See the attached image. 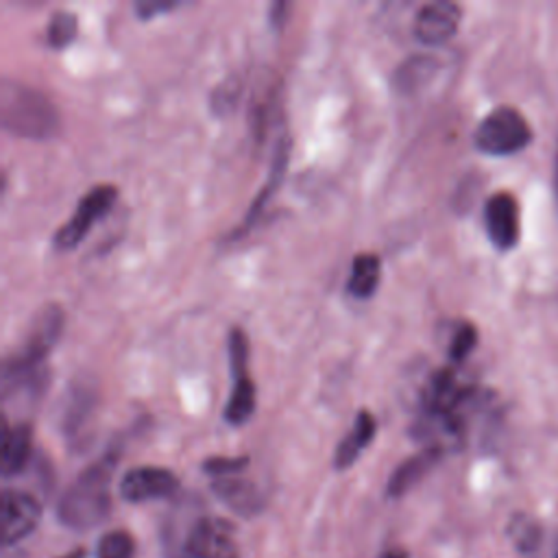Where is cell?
Masks as SVG:
<instances>
[{
	"label": "cell",
	"mask_w": 558,
	"mask_h": 558,
	"mask_svg": "<svg viewBox=\"0 0 558 558\" xmlns=\"http://www.w3.org/2000/svg\"><path fill=\"white\" fill-rule=\"evenodd\" d=\"M116 466V456H102L65 488L59 499L57 517L65 527L89 530L98 525L111 508V475Z\"/></svg>",
	"instance_id": "6da1fadb"
},
{
	"label": "cell",
	"mask_w": 558,
	"mask_h": 558,
	"mask_svg": "<svg viewBox=\"0 0 558 558\" xmlns=\"http://www.w3.org/2000/svg\"><path fill=\"white\" fill-rule=\"evenodd\" d=\"M0 122L13 135L48 140L59 129V113L41 89L4 78L0 85Z\"/></svg>",
	"instance_id": "7a4b0ae2"
},
{
	"label": "cell",
	"mask_w": 558,
	"mask_h": 558,
	"mask_svg": "<svg viewBox=\"0 0 558 558\" xmlns=\"http://www.w3.org/2000/svg\"><path fill=\"white\" fill-rule=\"evenodd\" d=\"M473 140L482 153L506 157L523 150L532 142V129L517 109L504 105L482 118Z\"/></svg>",
	"instance_id": "3957f363"
},
{
	"label": "cell",
	"mask_w": 558,
	"mask_h": 558,
	"mask_svg": "<svg viewBox=\"0 0 558 558\" xmlns=\"http://www.w3.org/2000/svg\"><path fill=\"white\" fill-rule=\"evenodd\" d=\"M63 329V310L57 303L39 307L26 329V336L15 353H11L2 366L9 368H37L44 366L46 355L59 340Z\"/></svg>",
	"instance_id": "277c9868"
},
{
	"label": "cell",
	"mask_w": 558,
	"mask_h": 558,
	"mask_svg": "<svg viewBox=\"0 0 558 558\" xmlns=\"http://www.w3.org/2000/svg\"><path fill=\"white\" fill-rule=\"evenodd\" d=\"M229 364L233 375V388L225 405V421L231 425H242L251 418L255 410V384L248 375V340L242 329H231L229 333Z\"/></svg>",
	"instance_id": "5b68a950"
},
{
	"label": "cell",
	"mask_w": 558,
	"mask_h": 558,
	"mask_svg": "<svg viewBox=\"0 0 558 558\" xmlns=\"http://www.w3.org/2000/svg\"><path fill=\"white\" fill-rule=\"evenodd\" d=\"M116 198H118V187L109 185V183H100V185H94L92 190H87L81 196L74 216L57 229V233L52 238L54 246L59 251L74 248L85 238V233L94 227V222L100 220L111 209Z\"/></svg>",
	"instance_id": "8992f818"
},
{
	"label": "cell",
	"mask_w": 558,
	"mask_h": 558,
	"mask_svg": "<svg viewBox=\"0 0 558 558\" xmlns=\"http://www.w3.org/2000/svg\"><path fill=\"white\" fill-rule=\"evenodd\" d=\"M187 558H238L233 527L222 519H198L183 543Z\"/></svg>",
	"instance_id": "52a82bcc"
},
{
	"label": "cell",
	"mask_w": 558,
	"mask_h": 558,
	"mask_svg": "<svg viewBox=\"0 0 558 558\" xmlns=\"http://www.w3.org/2000/svg\"><path fill=\"white\" fill-rule=\"evenodd\" d=\"M412 436L423 445V449H436L445 453L462 445L464 418L456 412L421 410L412 423Z\"/></svg>",
	"instance_id": "ba28073f"
},
{
	"label": "cell",
	"mask_w": 558,
	"mask_h": 558,
	"mask_svg": "<svg viewBox=\"0 0 558 558\" xmlns=\"http://www.w3.org/2000/svg\"><path fill=\"white\" fill-rule=\"evenodd\" d=\"M41 506L39 501L24 490L7 488L2 493V545H15L28 536L39 523Z\"/></svg>",
	"instance_id": "9c48e42d"
},
{
	"label": "cell",
	"mask_w": 558,
	"mask_h": 558,
	"mask_svg": "<svg viewBox=\"0 0 558 558\" xmlns=\"http://www.w3.org/2000/svg\"><path fill=\"white\" fill-rule=\"evenodd\" d=\"M460 7L449 0H434L423 4L414 15V37L425 46L445 44L460 26Z\"/></svg>",
	"instance_id": "30bf717a"
},
{
	"label": "cell",
	"mask_w": 558,
	"mask_h": 558,
	"mask_svg": "<svg viewBox=\"0 0 558 558\" xmlns=\"http://www.w3.org/2000/svg\"><path fill=\"white\" fill-rule=\"evenodd\" d=\"M486 235L499 251H510L519 242V205L508 192L493 194L484 205Z\"/></svg>",
	"instance_id": "8fae6325"
},
{
	"label": "cell",
	"mask_w": 558,
	"mask_h": 558,
	"mask_svg": "<svg viewBox=\"0 0 558 558\" xmlns=\"http://www.w3.org/2000/svg\"><path fill=\"white\" fill-rule=\"evenodd\" d=\"M177 475L163 466H133L120 480V495L126 501H150L177 490Z\"/></svg>",
	"instance_id": "7c38bea8"
},
{
	"label": "cell",
	"mask_w": 558,
	"mask_h": 558,
	"mask_svg": "<svg viewBox=\"0 0 558 558\" xmlns=\"http://www.w3.org/2000/svg\"><path fill=\"white\" fill-rule=\"evenodd\" d=\"M211 490L227 508L242 517H251L262 508V493L253 482L225 475L211 484Z\"/></svg>",
	"instance_id": "4fadbf2b"
},
{
	"label": "cell",
	"mask_w": 558,
	"mask_h": 558,
	"mask_svg": "<svg viewBox=\"0 0 558 558\" xmlns=\"http://www.w3.org/2000/svg\"><path fill=\"white\" fill-rule=\"evenodd\" d=\"M375 429H377V425H375L373 414L368 410H360L353 421V427L347 432V436L340 440V445L336 449V456H333L336 469L351 466L357 460V456L371 445Z\"/></svg>",
	"instance_id": "5bb4252c"
},
{
	"label": "cell",
	"mask_w": 558,
	"mask_h": 558,
	"mask_svg": "<svg viewBox=\"0 0 558 558\" xmlns=\"http://www.w3.org/2000/svg\"><path fill=\"white\" fill-rule=\"evenodd\" d=\"M31 449H33V432L28 423H15V425H7L4 427V440H2V475L11 477L15 473H20L28 458H31Z\"/></svg>",
	"instance_id": "9a60e30c"
},
{
	"label": "cell",
	"mask_w": 558,
	"mask_h": 558,
	"mask_svg": "<svg viewBox=\"0 0 558 558\" xmlns=\"http://www.w3.org/2000/svg\"><path fill=\"white\" fill-rule=\"evenodd\" d=\"M440 456L442 453L436 449H423V451L414 453L412 458H408L405 462H401L388 480V486H386L388 497L405 495L438 462Z\"/></svg>",
	"instance_id": "2e32d148"
},
{
	"label": "cell",
	"mask_w": 558,
	"mask_h": 558,
	"mask_svg": "<svg viewBox=\"0 0 558 558\" xmlns=\"http://www.w3.org/2000/svg\"><path fill=\"white\" fill-rule=\"evenodd\" d=\"M381 279V262L375 253H357L351 262L349 279H347V290L355 299H368Z\"/></svg>",
	"instance_id": "e0dca14e"
},
{
	"label": "cell",
	"mask_w": 558,
	"mask_h": 558,
	"mask_svg": "<svg viewBox=\"0 0 558 558\" xmlns=\"http://www.w3.org/2000/svg\"><path fill=\"white\" fill-rule=\"evenodd\" d=\"M288 148H290V142H288V137L283 135V137L277 142V148H275V155H272V168H270V172H268L266 185L259 190L257 198L251 203V207H248V211H246V218H244L242 227L238 229V233L244 229V225H246V229H248V227L255 222V218L259 216V211L264 209V205L268 203V198L272 196V190L281 183V177H283V170H286V163H288Z\"/></svg>",
	"instance_id": "ac0fdd59"
},
{
	"label": "cell",
	"mask_w": 558,
	"mask_h": 558,
	"mask_svg": "<svg viewBox=\"0 0 558 558\" xmlns=\"http://www.w3.org/2000/svg\"><path fill=\"white\" fill-rule=\"evenodd\" d=\"M432 70L434 61L429 57H410L397 68L395 85L399 92H414L432 76Z\"/></svg>",
	"instance_id": "d6986e66"
},
{
	"label": "cell",
	"mask_w": 558,
	"mask_h": 558,
	"mask_svg": "<svg viewBox=\"0 0 558 558\" xmlns=\"http://www.w3.org/2000/svg\"><path fill=\"white\" fill-rule=\"evenodd\" d=\"M76 28H78L76 15L72 11L59 9L48 20L46 39H48V44L52 48H63V46H68L76 37Z\"/></svg>",
	"instance_id": "ffe728a7"
},
{
	"label": "cell",
	"mask_w": 558,
	"mask_h": 558,
	"mask_svg": "<svg viewBox=\"0 0 558 558\" xmlns=\"http://www.w3.org/2000/svg\"><path fill=\"white\" fill-rule=\"evenodd\" d=\"M135 541L124 530H113L100 536L96 547V558H133Z\"/></svg>",
	"instance_id": "44dd1931"
},
{
	"label": "cell",
	"mask_w": 558,
	"mask_h": 558,
	"mask_svg": "<svg viewBox=\"0 0 558 558\" xmlns=\"http://www.w3.org/2000/svg\"><path fill=\"white\" fill-rule=\"evenodd\" d=\"M508 534L519 551H534L538 545V538H541L538 525L532 519L521 517V514L512 517V521L508 525Z\"/></svg>",
	"instance_id": "7402d4cb"
},
{
	"label": "cell",
	"mask_w": 558,
	"mask_h": 558,
	"mask_svg": "<svg viewBox=\"0 0 558 558\" xmlns=\"http://www.w3.org/2000/svg\"><path fill=\"white\" fill-rule=\"evenodd\" d=\"M477 342V331L471 323H460L451 336L449 342V360L451 362H462L475 347Z\"/></svg>",
	"instance_id": "603a6c76"
},
{
	"label": "cell",
	"mask_w": 558,
	"mask_h": 558,
	"mask_svg": "<svg viewBox=\"0 0 558 558\" xmlns=\"http://www.w3.org/2000/svg\"><path fill=\"white\" fill-rule=\"evenodd\" d=\"M246 458H209V460H205V464H203V469L207 471V473H214V475H218V477H225V475H231V473H235V471H240L242 466H246Z\"/></svg>",
	"instance_id": "cb8c5ba5"
},
{
	"label": "cell",
	"mask_w": 558,
	"mask_h": 558,
	"mask_svg": "<svg viewBox=\"0 0 558 558\" xmlns=\"http://www.w3.org/2000/svg\"><path fill=\"white\" fill-rule=\"evenodd\" d=\"M177 2H168V0H142L135 4V11L142 20H148L153 17L155 13H161V11H170L174 9Z\"/></svg>",
	"instance_id": "d4e9b609"
},
{
	"label": "cell",
	"mask_w": 558,
	"mask_h": 558,
	"mask_svg": "<svg viewBox=\"0 0 558 558\" xmlns=\"http://www.w3.org/2000/svg\"><path fill=\"white\" fill-rule=\"evenodd\" d=\"M379 558H408V554L403 549H388Z\"/></svg>",
	"instance_id": "484cf974"
},
{
	"label": "cell",
	"mask_w": 558,
	"mask_h": 558,
	"mask_svg": "<svg viewBox=\"0 0 558 558\" xmlns=\"http://www.w3.org/2000/svg\"><path fill=\"white\" fill-rule=\"evenodd\" d=\"M61 558H85V551H83V549H76V551H70V554H65V556H61Z\"/></svg>",
	"instance_id": "4316f807"
},
{
	"label": "cell",
	"mask_w": 558,
	"mask_h": 558,
	"mask_svg": "<svg viewBox=\"0 0 558 558\" xmlns=\"http://www.w3.org/2000/svg\"><path fill=\"white\" fill-rule=\"evenodd\" d=\"M556 558H558V551H556Z\"/></svg>",
	"instance_id": "83f0119b"
}]
</instances>
